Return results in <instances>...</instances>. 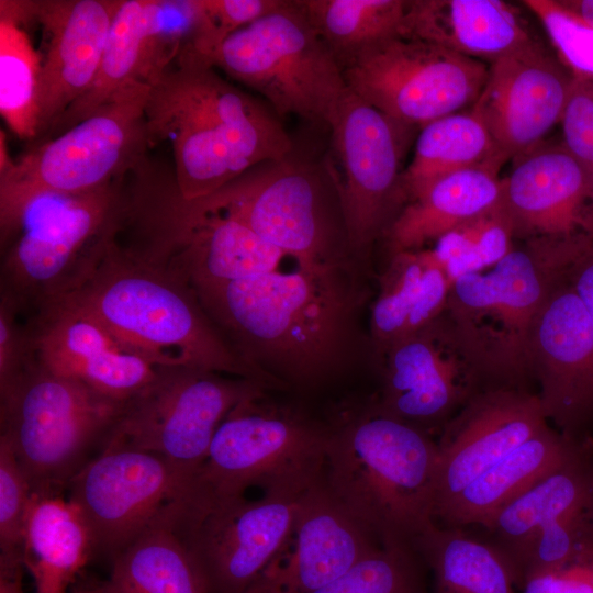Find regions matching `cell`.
<instances>
[{"instance_id":"11","label":"cell","mask_w":593,"mask_h":593,"mask_svg":"<svg viewBox=\"0 0 593 593\" xmlns=\"http://www.w3.org/2000/svg\"><path fill=\"white\" fill-rule=\"evenodd\" d=\"M266 390L245 378L187 366L161 367L153 381L123 403L102 447H130L163 457L178 474L183 493L222 421L238 403Z\"/></svg>"},{"instance_id":"46","label":"cell","mask_w":593,"mask_h":593,"mask_svg":"<svg viewBox=\"0 0 593 593\" xmlns=\"http://www.w3.org/2000/svg\"><path fill=\"white\" fill-rule=\"evenodd\" d=\"M566 280L593 320V240L570 265Z\"/></svg>"},{"instance_id":"34","label":"cell","mask_w":593,"mask_h":593,"mask_svg":"<svg viewBox=\"0 0 593 593\" xmlns=\"http://www.w3.org/2000/svg\"><path fill=\"white\" fill-rule=\"evenodd\" d=\"M312 27L342 66L400 34L406 0H298Z\"/></svg>"},{"instance_id":"17","label":"cell","mask_w":593,"mask_h":593,"mask_svg":"<svg viewBox=\"0 0 593 593\" xmlns=\"http://www.w3.org/2000/svg\"><path fill=\"white\" fill-rule=\"evenodd\" d=\"M68 500L89 530L94 557L110 562L183 491L160 456L130 447H102L70 480Z\"/></svg>"},{"instance_id":"39","label":"cell","mask_w":593,"mask_h":593,"mask_svg":"<svg viewBox=\"0 0 593 593\" xmlns=\"http://www.w3.org/2000/svg\"><path fill=\"white\" fill-rule=\"evenodd\" d=\"M32 490L9 445L0 439V564H22Z\"/></svg>"},{"instance_id":"26","label":"cell","mask_w":593,"mask_h":593,"mask_svg":"<svg viewBox=\"0 0 593 593\" xmlns=\"http://www.w3.org/2000/svg\"><path fill=\"white\" fill-rule=\"evenodd\" d=\"M400 34L486 64L536 40L502 0H406Z\"/></svg>"},{"instance_id":"19","label":"cell","mask_w":593,"mask_h":593,"mask_svg":"<svg viewBox=\"0 0 593 593\" xmlns=\"http://www.w3.org/2000/svg\"><path fill=\"white\" fill-rule=\"evenodd\" d=\"M33 313L26 324L35 362L102 396L124 403L161 368L70 299H58Z\"/></svg>"},{"instance_id":"13","label":"cell","mask_w":593,"mask_h":593,"mask_svg":"<svg viewBox=\"0 0 593 593\" xmlns=\"http://www.w3.org/2000/svg\"><path fill=\"white\" fill-rule=\"evenodd\" d=\"M328 127L338 168L327 172L338 194L347 247L365 254L404 202L400 166L412 126L348 89Z\"/></svg>"},{"instance_id":"15","label":"cell","mask_w":593,"mask_h":593,"mask_svg":"<svg viewBox=\"0 0 593 593\" xmlns=\"http://www.w3.org/2000/svg\"><path fill=\"white\" fill-rule=\"evenodd\" d=\"M382 414L428 434L444 425L475 393L491 389L488 367L470 342L443 312L384 354Z\"/></svg>"},{"instance_id":"38","label":"cell","mask_w":593,"mask_h":593,"mask_svg":"<svg viewBox=\"0 0 593 593\" xmlns=\"http://www.w3.org/2000/svg\"><path fill=\"white\" fill-rule=\"evenodd\" d=\"M424 563L405 545H383L312 593H428Z\"/></svg>"},{"instance_id":"49","label":"cell","mask_w":593,"mask_h":593,"mask_svg":"<svg viewBox=\"0 0 593 593\" xmlns=\"http://www.w3.org/2000/svg\"><path fill=\"white\" fill-rule=\"evenodd\" d=\"M561 5L593 27V0H559Z\"/></svg>"},{"instance_id":"1","label":"cell","mask_w":593,"mask_h":593,"mask_svg":"<svg viewBox=\"0 0 593 593\" xmlns=\"http://www.w3.org/2000/svg\"><path fill=\"white\" fill-rule=\"evenodd\" d=\"M342 266L280 270L193 290L250 366L282 390L314 387L346 366L354 298Z\"/></svg>"},{"instance_id":"24","label":"cell","mask_w":593,"mask_h":593,"mask_svg":"<svg viewBox=\"0 0 593 593\" xmlns=\"http://www.w3.org/2000/svg\"><path fill=\"white\" fill-rule=\"evenodd\" d=\"M122 0L29 1L42 25L40 137L92 86L110 27Z\"/></svg>"},{"instance_id":"48","label":"cell","mask_w":593,"mask_h":593,"mask_svg":"<svg viewBox=\"0 0 593 593\" xmlns=\"http://www.w3.org/2000/svg\"><path fill=\"white\" fill-rule=\"evenodd\" d=\"M69 593H116L109 580H99L83 572L70 588Z\"/></svg>"},{"instance_id":"35","label":"cell","mask_w":593,"mask_h":593,"mask_svg":"<svg viewBox=\"0 0 593 593\" xmlns=\"http://www.w3.org/2000/svg\"><path fill=\"white\" fill-rule=\"evenodd\" d=\"M16 18L0 11V112L20 139L40 135L41 55Z\"/></svg>"},{"instance_id":"2","label":"cell","mask_w":593,"mask_h":593,"mask_svg":"<svg viewBox=\"0 0 593 593\" xmlns=\"http://www.w3.org/2000/svg\"><path fill=\"white\" fill-rule=\"evenodd\" d=\"M149 148L170 146L178 191L186 200L212 194L253 167L292 153L273 113L215 68L176 58L148 88L144 107Z\"/></svg>"},{"instance_id":"33","label":"cell","mask_w":593,"mask_h":593,"mask_svg":"<svg viewBox=\"0 0 593 593\" xmlns=\"http://www.w3.org/2000/svg\"><path fill=\"white\" fill-rule=\"evenodd\" d=\"M413 549L432 572V593H518L505 558L463 528L434 523L414 540Z\"/></svg>"},{"instance_id":"14","label":"cell","mask_w":593,"mask_h":593,"mask_svg":"<svg viewBox=\"0 0 593 593\" xmlns=\"http://www.w3.org/2000/svg\"><path fill=\"white\" fill-rule=\"evenodd\" d=\"M195 201L242 221L266 243L294 258L299 268L343 264L321 179L291 155L259 164Z\"/></svg>"},{"instance_id":"42","label":"cell","mask_w":593,"mask_h":593,"mask_svg":"<svg viewBox=\"0 0 593 593\" xmlns=\"http://www.w3.org/2000/svg\"><path fill=\"white\" fill-rule=\"evenodd\" d=\"M560 124L563 145L593 189V78L574 77Z\"/></svg>"},{"instance_id":"4","label":"cell","mask_w":593,"mask_h":593,"mask_svg":"<svg viewBox=\"0 0 593 593\" xmlns=\"http://www.w3.org/2000/svg\"><path fill=\"white\" fill-rule=\"evenodd\" d=\"M324 483L381 545H405L435 522L437 443L372 404L331 424Z\"/></svg>"},{"instance_id":"47","label":"cell","mask_w":593,"mask_h":593,"mask_svg":"<svg viewBox=\"0 0 593 593\" xmlns=\"http://www.w3.org/2000/svg\"><path fill=\"white\" fill-rule=\"evenodd\" d=\"M22 564H0V593H24Z\"/></svg>"},{"instance_id":"20","label":"cell","mask_w":593,"mask_h":593,"mask_svg":"<svg viewBox=\"0 0 593 593\" xmlns=\"http://www.w3.org/2000/svg\"><path fill=\"white\" fill-rule=\"evenodd\" d=\"M525 359L548 423L581 438L593 419V320L566 277L530 326Z\"/></svg>"},{"instance_id":"32","label":"cell","mask_w":593,"mask_h":593,"mask_svg":"<svg viewBox=\"0 0 593 593\" xmlns=\"http://www.w3.org/2000/svg\"><path fill=\"white\" fill-rule=\"evenodd\" d=\"M494 160L508 159L471 107L435 120L422 126L413 158L402 170L404 201L414 200L448 175Z\"/></svg>"},{"instance_id":"5","label":"cell","mask_w":593,"mask_h":593,"mask_svg":"<svg viewBox=\"0 0 593 593\" xmlns=\"http://www.w3.org/2000/svg\"><path fill=\"white\" fill-rule=\"evenodd\" d=\"M126 176L92 191L26 199L0 226L1 293L34 312L76 290L121 226Z\"/></svg>"},{"instance_id":"28","label":"cell","mask_w":593,"mask_h":593,"mask_svg":"<svg viewBox=\"0 0 593 593\" xmlns=\"http://www.w3.org/2000/svg\"><path fill=\"white\" fill-rule=\"evenodd\" d=\"M584 440L547 425L471 482L435 522L447 527H488L505 505L567 461Z\"/></svg>"},{"instance_id":"29","label":"cell","mask_w":593,"mask_h":593,"mask_svg":"<svg viewBox=\"0 0 593 593\" xmlns=\"http://www.w3.org/2000/svg\"><path fill=\"white\" fill-rule=\"evenodd\" d=\"M503 160L448 175L409 201L387 231L391 253L418 250L501 201Z\"/></svg>"},{"instance_id":"45","label":"cell","mask_w":593,"mask_h":593,"mask_svg":"<svg viewBox=\"0 0 593 593\" xmlns=\"http://www.w3.org/2000/svg\"><path fill=\"white\" fill-rule=\"evenodd\" d=\"M518 593H593V550L532 574Z\"/></svg>"},{"instance_id":"25","label":"cell","mask_w":593,"mask_h":593,"mask_svg":"<svg viewBox=\"0 0 593 593\" xmlns=\"http://www.w3.org/2000/svg\"><path fill=\"white\" fill-rule=\"evenodd\" d=\"M501 203L515 240L593 237V189L562 141H542L513 158Z\"/></svg>"},{"instance_id":"7","label":"cell","mask_w":593,"mask_h":593,"mask_svg":"<svg viewBox=\"0 0 593 593\" xmlns=\"http://www.w3.org/2000/svg\"><path fill=\"white\" fill-rule=\"evenodd\" d=\"M593 237L521 240L495 266L454 281L445 313L483 358L493 388H524L530 326Z\"/></svg>"},{"instance_id":"10","label":"cell","mask_w":593,"mask_h":593,"mask_svg":"<svg viewBox=\"0 0 593 593\" xmlns=\"http://www.w3.org/2000/svg\"><path fill=\"white\" fill-rule=\"evenodd\" d=\"M148 88L138 85L116 93L13 161L0 175V226L38 192H87L123 179L149 148L144 120Z\"/></svg>"},{"instance_id":"40","label":"cell","mask_w":593,"mask_h":593,"mask_svg":"<svg viewBox=\"0 0 593 593\" xmlns=\"http://www.w3.org/2000/svg\"><path fill=\"white\" fill-rule=\"evenodd\" d=\"M542 24L558 59L574 77L593 78V27L573 15L559 0L522 2Z\"/></svg>"},{"instance_id":"43","label":"cell","mask_w":593,"mask_h":593,"mask_svg":"<svg viewBox=\"0 0 593 593\" xmlns=\"http://www.w3.org/2000/svg\"><path fill=\"white\" fill-rule=\"evenodd\" d=\"M22 311L1 293L0 301V390L12 383L35 362L27 324L20 322Z\"/></svg>"},{"instance_id":"16","label":"cell","mask_w":593,"mask_h":593,"mask_svg":"<svg viewBox=\"0 0 593 593\" xmlns=\"http://www.w3.org/2000/svg\"><path fill=\"white\" fill-rule=\"evenodd\" d=\"M300 497L244 495L198 506L170 501L165 511L210 593H245L289 540Z\"/></svg>"},{"instance_id":"3","label":"cell","mask_w":593,"mask_h":593,"mask_svg":"<svg viewBox=\"0 0 593 593\" xmlns=\"http://www.w3.org/2000/svg\"><path fill=\"white\" fill-rule=\"evenodd\" d=\"M63 298L87 309L157 366L193 367L281 390L236 353L187 283L120 244L116 235L78 288Z\"/></svg>"},{"instance_id":"6","label":"cell","mask_w":593,"mask_h":593,"mask_svg":"<svg viewBox=\"0 0 593 593\" xmlns=\"http://www.w3.org/2000/svg\"><path fill=\"white\" fill-rule=\"evenodd\" d=\"M331 426L266 394L238 403L222 421L206 458L178 497L187 506L244 496L299 499L324 477Z\"/></svg>"},{"instance_id":"37","label":"cell","mask_w":593,"mask_h":593,"mask_svg":"<svg viewBox=\"0 0 593 593\" xmlns=\"http://www.w3.org/2000/svg\"><path fill=\"white\" fill-rule=\"evenodd\" d=\"M424 270L422 249L393 253L380 277L379 294L370 315L372 343L378 353L385 351L404 333Z\"/></svg>"},{"instance_id":"31","label":"cell","mask_w":593,"mask_h":593,"mask_svg":"<svg viewBox=\"0 0 593 593\" xmlns=\"http://www.w3.org/2000/svg\"><path fill=\"white\" fill-rule=\"evenodd\" d=\"M165 506L110 562L108 580L116 593H210L200 566Z\"/></svg>"},{"instance_id":"30","label":"cell","mask_w":593,"mask_h":593,"mask_svg":"<svg viewBox=\"0 0 593 593\" xmlns=\"http://www.w3.org/2000/svg\"><path fill=\"white\" fill-rule=\"evenodd\" d=\"M93 557L89 530L74 504L61 494L32 493L22 566L35 593H69Z\"/></svg>"},{"instance_id":"9","label":"cell","mask_w":593,"mask_h":593,"mask_svg":"<svg viewBox=\"0 0 593 593\" xmlns=\"http://www.w3.org/2000/svg\"><path fill=\"white\" fill-rule=\"evenodd\" d=\"M210 65L260 93L277 114L327 126L348 91L337 59L298 0H281L234 32Z\"/></svg>"},{"instance_id":"18","label":"cell","mask_w":593,"mask_h":593,"mask_svg":"<svg viewBox=\"0 0 593 593\" xmlns=\"http://www.w3.org/2000/svg\"><path fill=\"white\" fill-rule=\"evenodd\" d=\"M202 0H122L90 89L56 122L43 141L91 115L116 93L149 86L192 44Z\"/></svg>"},{"instance_id":"22","label":"cell","mask_w":593,"mask_h":593,"mask_svg":"<svg viewBox=\"0 0 593 593\" xmlns=\"http://www.w3.org/2000/svg\"><path fill=\"white\" fill-rule=\"evenodd\" d=\"M549 425L537 393L499 387L475 393L437 443L436 517L478 477Z\"/></svg>"},{"instance_id":"36","label":"cell","mask_w":593,"mask_h":593,"mask_svg":"<svg viewBox=\"0 0 593 593\" xmlns=\"http://www.w3.org/2000/svg\"><path fill=\"white\" fill-rule=\"evenodd\" d=\"M512 222L501 201L448 232L429 249L450 282L495 266L513 248Z\"/></svg>"},{"instance_id":"27","label":"cell","mask_w":593,"mask_h":593,"mask_svg":"<svg viewBox=\"0 0 593 593\" xmlns=\"http://www.w3.org/2000/svg\"><path fill=\"white\" fill-rule=\"evenodd\" d=\"M593 500V448L585 439L562 465L505 505L485 527L490 542L519 573L537 536L551 523Z\"/></svg>"},{"instance_id":"23","label":"cell","mask_w":593,"mask_h":593,"mask_svg":"<svg viewBox=\"0 0 593 593\" xmlns=\"http://www.w3.org/2000/svg\"><path fill=\"white\" fill-rule=\"evenodd\" d=\"M381 546L322 479L301 495L289 540L245 593H312Z\"/></svg>"},{"instance_id":"44","label":"cell","mask_w":593,"mask_h":593,"mask_svg":"<svg viewBox=\"0 0 593 593\" xmlns=\"http://www.w3.org/2000/svg\"><path fill=\"white\" fill-rule=\"evenodd\" d=\"M422 253L424 270L401 338L417 332L445 311L452 284L444 269L434 259L430 250L422 249Z\"/></svg>"},{"instance_id":"8","label":"cell","mask_w":593,"mask_h":593,"mask_svg":"<svg viewBox=\"0 0 593 593\" xmlns=\"http://www.w3.org/2000/svg\"><path fill=\"white\" fill-rule=\"evenodd\" d=\"M122 406L34 362L0 390V439L15 455L32 493L61 494Z\"/></svg>"},{"instance_id":"12","label":"cell","mask_w":593,"mask_h":593,"mask_svg":"<svg viewBox=\"0 0 593 593\" xmlns=\"http://www.w3.org/2000/svg\"><path fill=\"white\" fill-rule=\"evenodd\" d=\"M342 70L347 88L363 101L402 124L422 127L471 107L489 64L398 34L362 51Z\"/></svg>"},{"instance_id":"21","label":"cell","mask_w":593,"mask_h":593,"mask_svg":"<svg viewBox=\"0 0 593 593\" xmlns=\"http://www.w3.org/2000/svg\"><path fill=\"white\" fill-rule=\"evenodd\" d=\"M573 79L558 57L534 40L489 64L485 85L471 109L513 159L561 123Z\"/></svg>"},{"instance_id":"41","label":"cell","mask_w":593,"mask_h":593,"mask_svg":"<svg viewBox=\"0 0 593 593\" xmlns=\"http://www.w3.org/2000/svg\"><path fill=\"white\" fill-rule=\"evenodd\" d=\"M202 1L203 18L192 57L206 65H210L212 55L230 35L270 12L281 2V0Z\"/></svg>"}]
</instances>
